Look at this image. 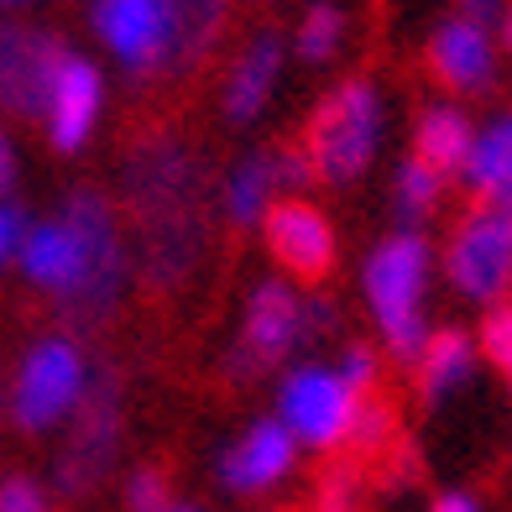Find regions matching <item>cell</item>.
I'll return each instance as SVG.
<instances>
[{
    "instance_id": "6da1fadb",
    "label": "cell",
    "mask_w": 512,
    "mask_h": 512,
    "mask_svg": "<svg viewBox=\"0 0 512 512\" xmlns=\"http://www.w3.org/2000/svg\"><path fill=\"white\" fill-rule=\"evenodd\" d=\"M121 199L142 236V277L152 293H173L199 267L204 225V168L178 136H142L121 157Z\"/></svg>"
},
{
    "instance_id": "7a4b0ae2",
    "label": "cell",
    "mask_w": 512,
    "mask_h": 512,
    "mask_svg": "<svg viewBox=\"0 0 512 512\" xmlns=\"http://www.w3.org/2000/svg\"><path fill=\"white\" fill-rule=\"evenodd\" d=\"M434 267L439 251L424 230H392L366 251L361 267V293H366V314L377 324V335L387 345L392 361H408L424 351L429 340V288H434Z\"/></svg>"
},
{
    "instance_id": "3957f363",
    "label": "cell",
    "mask_w": 512,
    "mask_h": 512,
    "mask_svg": "<svg viewBox=\"0 0 512 512\" xmlns=\"http://www.w3.org/2000/svg\"><path fill=\"white\" fill-rule=\"evenodd\" d=\"M68 225V241H74V277L58 298L63 319L74 330L95 335L115 319L121 309V293H126V236H121V220H115V204L100 189H79L68 194L63 215Z\"/></svg>"
},
{
    "instance_id": "277c9868",
    "label": "cell",
    "mask_w": 512,
    "mask_h": 512,
    "mask_svg": "<svg viewBox=\"0 0 512 512\" xmlns=\"http://www.w3.org/2000/svg\"><path fill=\"white\" fill-rule=\"evenodd\" d=\"M382 142H387V95L377 79L356 74L314 105L309 131H304V157H309L314 178L345 189V183L371 173Z\"/></svg>"
},
{
    "instance_id": "5b68a950",
    "label": "cell",
    "mask_w": 512,
    "mask_h": 512,
    "mask_svg": "<svg viewBox=\"0 0 512 512\" xmlns=\"http://www.w3.org/2000/svg\"><path fill=\"white\" fill-rule=\"evenodd\" d=\"M439 272L455 288L460 304L492 309L512 298V215L492 204H471L450 225L445 251H439Z\"/></svg>"
},
{
    "instance_id": "8992f818",
    "label": "cell",
    "mask_w": 512,
    "mask_h": 512,
    "mask_svg": "<svg viewBox=\"0 0 512 512\" xmlns=\"http://www.w3.org/2000/svg\"><path fill=\"white\" fill-rule=\"evenodd\" d=\"M84 387H89L84 351L68 335H42L16 366L11 392H6V413L21 434L37 439V434L58 429L63 418L79 408Z\"/></svg>"
},
{
    "instance_id": "52a82bcc",
    "label": "cell",
    "mask_w": 512,
    "mask_h": 512,
    "mask_svg": "<svg viewBox=\"0 0 512 512\" xmlns=\"http://www.w3.org/2000/svg\"><path fill=\"white\" fill-rule=\"evenodd\" d=\"M121 434H126V398H121V377L105 366L100 377H89L84 398L74 408V429L68 445L58 450L53 481L63 497H84L110 476L115 455H121Z\"/></svg>"
},
{
    "instance_id": "ba28073f",
    "label": "cell",
    "mask_w": 512,
    "mask_h": 512,
    "mask_svg": "<svg viewBox=\"0 0 512 512\" xmlns=\"http://www.w3.org/2000/svg\"><path fill=\"white\" fill-rule=\"evenodd\" d=\"M324 324H330V304L304 298L283 283H262L246 304L241 345H236V371H272L277 361H288L298 345H309Z\"/></svg>"
},
{
    "instance_id": "9c48e42d",
    "label": "cell",
    "mask_w": 512,
    "mask_h": 512,
    "mask_svg": "<svg viewBox=\"0 0 512 512\" xmlns=\"http://www.w3.org/2000/svg\"><path fill=\"white\" fill-rule=\"evenodd\" d=\"M361 403L366 398L345 387L335 366H298L288 371L283 392H277V424L309 450H340L351 445Z\"/></svg>"
},
{
    "instance_id": "30bf717a",
    "label": "cell",
    "mask_w": 512,
    "mask_h": 512,
    "mask_svg": "<svg viewBox=\"0 0 512 512\" xmlns=\"http://www.w3.org/2000/svg\"><path fill=\"white\" fill-rule=\"evenodd\" d=\"M424 68L439 79V89H450L455 100H471V95H486L497 84V68H502V42H497V27L465 16V11H450L429 27V42H424Z\"/></svg>"
},
{
    "instance_id": "8fae6325",
    "label": "cell",
    "mask_w": 512,
    "mask_h": 512,
    "mask_svg": "<svg viewBox=\"0 0 512 512\" xmlns=\"http://www.w3.org/2000/svg\"><path fill=\"white\" fill-rule=\"evenodd\" d=\"M262 236H267L272 262L283 267V272H293L298 283H309V288H319L324 277L335 272V262H340L335 225H330V215H324L319 204H309V199H293V194L272 199V204L262 209Z\"/></svg>"
},
{
    "instance_id": "7c38bea8",
    "label": "cell",
    "mask_w": 512,
    "mask_h": 512,
    "mask_svg": "<svg viewBox=\"0 0 512 512\" xmlns=\"http://www.w3.org/2000/svg\"><path fill=\"white\" fill-rule=\"evenodd\" d=\"M63 63V42L27 21H0V110L16 121L48 115V89Z\"/></svg>"
},
{
    "instance_id": "4fadbf2b",
    "label": "cell",
    "mask_w": 512,
    "mask_h": 512,
    "mask_svg": "<svg viewBox=\"0 0 512 512\" xmlns=\"http://www.w3.org/2000/svg\"><path fill=\"white\" fill-rule=\"evenodd\" d=\"M95 32L131 74H152L168 63L173 42L168 0H95Z\"/></svg>"
},
{
    "instance_id": "5bb4252c",
    "label": "cell",
    "mask_w": 512,
    "mask_h": 512,
    "mask_svg": "<svg viewBox=\"0 0 512 512\" xmlns=\"http://www.w3.org/2000/svg\"><path fill=\"white\" fill-rule=\"evenodd\" d=\"M298 465V439L277 424V418H262V424H251L236 445H225L220 455V486L230 497H262L272 492L277 481H288Z\"/></svg>"
},
{
    "instance_id": "9a60e30c",
    "label": "cell",
    "mask_w": 512,
    "mask_h": 512,
    "mask_svg": "<svg viewBox=\"0 0 512 512\" xmlns=\"http://www.w3.org/2000/svg\"><path fill=\"white\" fill-rule=\"evenodd\" d=\"M100 100H105V84H100V68L79 58V53H63L53 89H48V142L58 152H79L89 142V131L100 121Z\"/></svg>"
},
{
    "instance_id": "2e32d148",
    "label": "cell",
    "mask_w": 512,
    "mask_h": 512,
    "mask_svg": "<svg viewBox=\"0 0 512 512\" xmlns=\"http://www.w3.org/2000/svg\"><path fill=\"white\" fill-rule=\"evenodd\" d=\"M460 183L471 194V204H492L502 215H512V105L476 121Z\"/></svg>"
},
{
    "instance_id": "e0dca14e",
    "label": "cell",
    "mask_w": 512,
    "mask_h": 512,
    "mask_svg": "<svg viewBox=\"0 0 512 512\" xmlns=\"http://www.w3.org/2000/svg\"><path fill=\"white\" fill-rule=\"evenodd\" d=\"M476 366H481V351H476V335L465 330H429L424 351L413 356V387H418V403L424 408H445L455 403L465 387L476 382Z\"/></svg>"
},
{
    "instance_id": "ac0fdd59",
    "label": "cell",
    "mask_w": 512,
    "mask_h": 512,
    "mask_svg": "<svg viewBox=\"0 0 512 512\" xmlns=\"http://www.w3.org/2000/svg\"><path fill=\"white\" fill-rule=\"evenodd\" d=\"M471 136H476V121H471V110H465L460 100H434L418 110V121H413V152L424 168H434L439 178H460L465 168V152H471Z\"/></svg>"
},
{
    "instance_id": "d6986e66",
    "label": "cell",
    "mask_w": 512,
    "mask_h": 512,
    "mask_svg": "<svg viewBox=\"0 0 512 512\" xmlns=\"http://www.w3.org/2000/svg\"><path fill=\"white\" fill-rule=\"evenodd\" d=\"M277 74H283V37H277V32H256L241 48V58L230 63L225 121H236V126L256 121L262 105H267V95H272V84H277Z\"/></svg>"
},
{
    "instance_id": "ffe728a7",
    "label": "cell",
    "mask_w": 512,
    "mask_h": 512,
    "mask_svg": "<svg viewBox=\"0 0 512 512\" xmlns=\"http://www.w3.org/2000/svg\"><path fill=\"white\" fill-rule=\"evenodd\" d=\"M168 16H173V42H168V63L162 68L173 79H189L215 53L220 27L230 16V0H168Z\"/></svg>"
},
{
    "instance_id": "44dd1931",
    "label": "cell",
    "mask_w": 512,
    "mask_h": 512,
    "mask_svg": "<svg viewBox=\"0 0 512 512\" xmlns=\"http://www.w3.org/2000/svg\"><path fill=\"white\" fill-rule=\"evenodd\" d=\"M21 272H27V283L63 298L68 277H74V241H68V225L63 220H42V225H27V241L16 251Z\"/></svg>"
},
{
    "instance_id": "7402d4cb",
    "label": "cell",
    "mask_w": 512,
    "mask_h": 512,
    "mask_svg": "<svg viewBox=\"0 0 512 512\" xmlns=\"http://www.w3.org/2000/svg\"><path fill=\"white\" fill-rule=\"evenodd\" d=\"M387 204L398 215V230H424V220H434L439 204H445V178L434 168H424L418 157H403L398 173H392Z\"/></svg>"
},
{
    "instance_id": "603a6c76",
    "label": "cell",
    "mask_w": 512,
    "mask_h": 512,
    "mask_svg": "<svg viewBox=\"0 0 512 512\" xmlns=\"http://www.w3.org/2000/svg\"><path fill=\"white\" fill-rule=\"evenodd\" d=\"M272 189H277V178H272V152H251L236 173H230V189H225V209H230V220H236L241 230L251 220H262V209L272 204Z\"/></svg>"
},
{
    "instance_id": "cb8c5ba5",
    "label": "cell",
    "mask_w": 512,
    "mask_h": 512,
    "mask_svg": "<svg viewBox=\"0 0 512 512\" xmlns=\"http://www.w3.org/2000/svg\"><path fill=\"white\" fill-rule=\"evenodd\" d=\"M345 11L335 6V0H314V6L304 11V21H298V58H309V63H330L340 53V42H345Z\"/></svg>"
},
{
    "instance_id": "d4e9b609",
    "label": "cell",
    "mask_w": 512,
    "mask_h": 512,
    "mask_svg": "<svg viewBox=\"0 0 512 512\" xmlns=\"http://www.w3.org/2000/svg\"><path fill=\"white\" fill-rule=\"evenodd\" d=\"M476 351L492 361V366H512V298H502V304H492L481 314V335H476Z\"/></svg>"
},
{
    "instance_id": "484cf974",
    "label": "cell",
    "mask_w": 512,
    "mask_h": 512,
    "mask_svg": "<svg viewBox=\"0 0 512 512\" xmlns=\"http://www.w3.org/2000/svg\"><path fill=\"white\" fill-rule=\"evenodd\" d=\"M126 507L131 512H168V476L157 471V465H142V471L126 476Z\"/></svg>"
},
{
    "instance_id": "4316f807",
    "label": "cell",
    "mask_w": 512,
    "mask_h": 512,
    "mask_svg": "<svg viewBox=\"0 0 512 512\" xmlns=\"http://www.w3.org/2000/svg\"><path fill=\"white\" fill-rule=\"evenodd\" d=\"M335 371L345 377V387H351V392H361V398H371V387L382 382V361H377L371 345H345V356H340Z\"/></svg>"
},
{
    "instance_id": "83f0119b",
    "label": "cell",
    "mask_w": 512,
    "mask_h": 512,
    "mask_svg": "<svg viewBox=\"0 0 512 512\" xmlns=\"http://www.w3.org/2000/svg\"><path fill=\"white\" fill-rule=\"evenodd\" d=\"M0 512H53V497L32 476H0Z\"/></svg>"
},
{
    "instance_id": "f1b7e54d",
    "label": "cell",
    "mask_w": 512,
    "mask_h": 512,
    "mask_svg": "<svg viewBox=\"0 0 512 512\" xmlns=\"http://www.w3.org/2000/svg\"><path fill=\"white\" fill-rule=\"evenodd\" d=\"M21 241H27V215H21L11 199H0V267L16 262Z\"/></svg>"
},
{
    "instance_id": "f546056e",
    "label": "cell",
    "mask_w": 512,
    "mask_h": 512,
    "mask_svg": "<svg viewBox=\"0 0 512 512\" xmlns=\"http://www.w3.org/2000/svg\"><path fill=\"white\" fill-rule=\"evenodd\" d=\"M319 512H356V476H351V471H340V476L324 481Z\"/></svg>"
},
{
    "instance_id": "4dcf8cb0",
    "label": "cell",
    "mask_w": 512,
    "mask_h": 512,
    "mask_svg": "<svg viewBox=\"0 0 512 512\" xmlns=\"http://www.w3.org/2000/svg\"><path fill=\"white\" fill-rule=\"evenodd\" d=\"M429 512H492V507H486V497L471 492V486H450V492H439L429 502Z\"/></svg>"
},
{
    "instance_id": "1f68e13d",
    "label": "cell",
    "mask_w": 512,
    "mask_h": 512,
    "mask_svg": "<svg viewBox=\"0 0 512 512\" xmlns=\"http://www.w3.org/2000/svg\"><path fill=\"white\" fill-rule=\"evenodd\" d=\"M11 183H16V152L6 142V131H0V199L11 194Z\"/></svg>"
},
{
    "instance_id": "d6a6232c",
    "label": "cell",
    "mask_w": 512,
    "mask_h": 512,
    "mask_svg": "<svg viewBox=\"0 0 512 512\" xmlns=\"http://www.w3.org/2000/svg\"><path fill=\"white\" fill-rule=\"evenodd\" d=\"M460 11H465V16H476V21H486V27H497L502 0H460Z\"/></svg>"
},
{
    "instance_id": "836d02e7",
    "label": "cell",
    "mask_w": 512,
    "mask_h": 512,
    "mask_svg": "<svg viewBox=\"0 0 512 512\" xmlns=\"http://www.w3.org/2000/svg\"><path fill=\"white\" fill-rule=\"evenodd\" d=\"M497 42H502V53H512V0H507L502 16H497Z\"/></svg>"
},
{
    "instance_id": "e575fe53",
    "label": "cell",
    "mask_w": 512,
    "mask_h": 512,
    "mask_svg": "<svg viewBox=\"0 0 512 512\" xmlns=\"http://www.w3.org/2000/svg\"><path fill=\"white\" fill-rule=\"evenodd\" d=\"M168 512H199V507H168Z\"/></svg>"
},
{
    "instance_id": "d590c367",
    "label": "cell",
    "mask_w": 512,
    "mask_h": 512,
    "mask_svg": "<svg viewBox=\"0 0 512 512\" xmlns=\"http://www.w3.org/2000/svg\"><path fill=\"white\" fill-rule=\"evenodd\" d=\"M507 392H512V366H507Z\"/></svg>"
},
{
    "instance_id": "8d00e7d4",
    "label": "cell",
    "mask_w": 512,
    "mask_h": 512,
    "mask_svg": "<svg viewBox=\"0 0 512 512\" xmlns=\"http://www.w3.org/2000/svg\"><path fill=\"white\" fill-rule=\"evenodd\" d=\"M0 6H21V0H0Z\"/></svg>"
},
{
    "instance_id": "74e56055",
    "label": "cell",
    "mask_w": 512,
    "mask_h": 512,
    "mask_svg": "<svg viewBox=\"0 0 512 512\" xmlns=\"http://www.w3.org/2000/svg\"><path fill=\"white\" fill-rule=\"evenodd\" d=\"M0 413H6V392H0Z\"/></svg>"
}]
</instances>
